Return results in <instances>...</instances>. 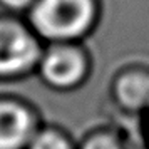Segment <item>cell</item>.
I'll list each match as a JSON object with an SVG mask.
<instances>
[{
  "label": "cell",
  "mask_w": 149,
  "mask_h": 149,
  "mask_svg": "<svg viewBox=\"0 0 149 149\" xmlns=\"http://www.w3.org/2000/svg\"><path fill=\"white\" fill-rule=\"evenodd\" d=\"M104 0H35L25 19L44 44L86 42L99 29Z\"/></svg>",
  "instance_id": "1"
},
{
  "label": "cell",
  "mask_w": 149,
  "mask_h": 149,
  "mask_svg": "<svg viewBox=\"0 0 149 149\" xmlns=\"http://www.w3.org/2000/svg\"><path fill=\"white\" fill-rule=\"evenodd\" d=\"M94 74V55L86 42L44 44L34 77L52 92L69 94L82 89Z\"/></svg>",
  "instance_id": "2"
},
{
  "label": "cell",
  "mask_w": 149,
  "mask_h": 149,
  "mask_svg": "<svg viewBox=\"0 0 149 149\" xmlns=\"http://www.w3.org/2000/svg\"><path fill=\"white\" fill-rule=\"evenodd\" d=\"M44 42L25 17L0 12V82L34 77Z\"/></svg>",
  "instance_id": "3"
},
{
  "label": "cell",
  "mask_w": 149,
  "mask_h": 149,
  "mask_svg": "<svg viewBox=\"0 0 149 149\" xmlns=\"http://www.w3.org/2000/svg\"><path fill=\"white\" fill-rule=\"evenodd\" d=\"M107 99L121 116L139 121L149 107V61L121 62L109 77Z\"/></svg>",
  "instance_id": "4"
},
{
  "label": "cell",
  "mask_w": 149,
  "mask_h": 149,
  "mask_svg": "<svg viewBox=\"0 0 149 149\" xmlns=\"http://www.w3.org/2000/svg\"><path fill=\"white\" fill-rule=\"evenodd\" d=\"M42 122L34 101L17 92H0V149H25Z\"/></svg>",
  "instance_id": "5"
},
{
  "label": "cell",
  "mask_w": 149,
  "mask_h": 149,
  "mask_svg": "<svg viewBox=\"0 0 149 149\" xmlns=\"http://www.w3.org/2000/svg\"><path fill=\"white\" fill-rule=\"evenodd\" d=\"M127 127L117 122H99L77 139V149H139Z\"/></svg>",
  "instance_id": "6"
},
{
  "label": "cell",
  "mask_w": 149,
  "mask_h": 149,
  "mask_svg": "<svg viewBox=\"0 0 149 149\" xmlns=\"http://www.w3.org/2000/svg\"><path fill=\"white\" fill-rule=\"evenodd\" d=\"M25 149H77V137L67 127L44 119Z\"/></svg>",
  "instance_id": "7"
},
{
  "label": "cell",
  "mask_w": 149,
  "mask_h": 149,
  "mask_svg": "<svg viewBox=\"0 0 149 149\" xmlns=\"http://www.w3.org/2000/svg\"><path fill=\"white\" fill-rule=\"evenodd\" d=\"M35 0H0V12L25 17Z\"/></svg>",
  "instance_id": "8"
},
{
  "label": "cell",
  "mask_w": 149,
  "mask_h": 149,
  "mask_svg": "<svg viewBox=\"0 0 149 149\" xmlns=\"http://www.w3.org/2000/svg\"><path fill=\"white\" fill-rule=\"evenodd\" d=\"M139 126H141L142 134H144V139H146L144 144H149V107L146 109V112L141 116V119H139Z\"/></svg>",
  "instance_id": "9"
},
{
  "label": "cell",
  "mask_w": 149,
  "mask_h": 149,
  "mask_svg": "<svg viewBox=\"0 0 149 149\" xmlns=\"http://www.w3.org/2000/svg\"><path fill=\"white\" fill-rule=\"evenodd\" d=\"M139 149H149V144H144V146H141Z\"/></svg>",
  "instance_id": "10"
}]
</instances>
